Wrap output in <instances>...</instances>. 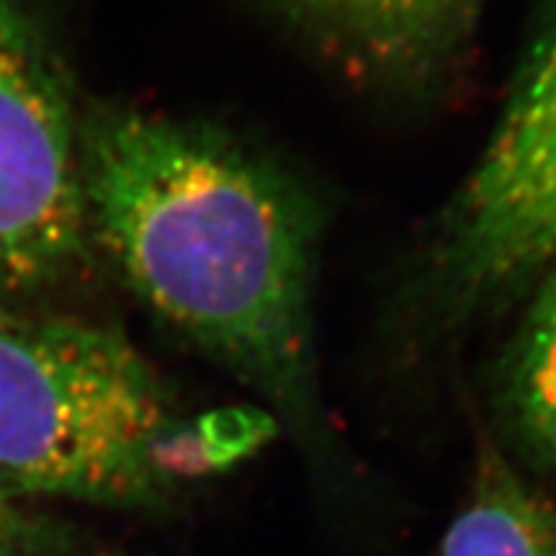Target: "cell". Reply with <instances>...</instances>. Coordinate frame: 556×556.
<instances>
[{
	"mask_svg": "<svg viewBox=\"0 0 556 556\" xmlns=\"http://www.w3.org/2000/svg\"><path fill=\"white\" fill-rule=\"evenodd\" d=\"M556 263V0L513 80L477 165L443 208L422 291L443 325L471 319L536 287Z\"/></svg>",
	"mask_w": 556,
	"mask_h": 556,
	"instance_id": "3957f363",
	"label": "cell"
},
{
	"mask_svg": "<svg viewBox=\"0 0 556 556\" xmlns=\"http://www.w3.org/2000/svg\"><path fill=\"white\" fill-rule=\"evenodd\" d=\"M261 407L189 413L127 336L0 309V495L160 503L261 451Z\"/></svg>",
	"mask_w": 556,
	"mask_h": 556,
	"instance_id": "7a4b0ae2",
	"label": "cell"
},
{
	"mask_svg": "<svg viewBox=\"0 0 556 556\" xmlns=\"http://www.w3.org/2000/svg\"><path fill=\"white\" fill-rule=\"evenodd\" d=\"M441 556H556V503L490 458L448 526Z\"/></svg>",
	"mask_w": 556,
	"mask_h": 556,
	"instance_id": "52a82bcc",
	"label": "cell"
},
{
	"mask_svg": "<svg viewBox=\"0 0 556 556\" xmlns=\"http://www.w3.org/2000/svg\"><path fill=\"white\" fill-rule=\"evenodd\" d=\"M29 539V528H26L21 513L5 495H0V552L16 548Z\"/></svg>",
	"mask_w": 556,
	"mask_h": 556,
	"instance_id": "ba28073f",
	"label": "cell"
},
{
	"mask_svg": "<svg viewBox=\"0 0 556 556\" xmlns=\"http://www.w3.org/2000/svg\"><path fill=\"white\" fill-rule=\"evenodd\" d=\"M500 409L520 448L556 477V263L539 278L505 353Z\"/></svg>",
	"mask_w": 556,
	"mask_h": 556,
	"instance_id": "8992f818",
	"label": "cell"
},
{
	"mask_svg": "<svg viewBox=\"0 0 556 556\" xmlns=\"http://www.w3.org/2000/svg\"><path fill=\"white\" fill-rule=\"evenodd\" d=\"M345 73L384 88H428L454 65L484 0H268Z\"/></svg>",
	"mask_w": 556,
	"mask_h": 556,
	"instance_id": "5b68a950",
	"label": "cell"
},
{
	"mask_svg": "<svg viewBox=\"0 0 556 556\" xmlns=\"http://www.w3.org/2000/svg\"><path fill=\"white\" fill-rule=\"evenodd\" d=\"M80 111L31 0H0V289H41L86 261Z\"/></svg>",
	"mask_w": 556,
	"mask_h": 556,
	"instance_id": "277c9868",
	"label": "cell"
},
{
	"mask_svg": "<svg viewBox=\"0 0 556 556\" xmlns=\"http://www.w3.org/2000/svg\"><path fill=\"white\" fill-rule=\"evenodd\" d=\"M78 163L90 238L135 294L278 413L315 422L319 217L304 186L225 129L131 106L80 111Z\"/></svg>",
	"mask_w": 556,
	"mask_h": 556,
	"instance_id": "6da1fadb",
	"label": "cell"
}]
</instances>
